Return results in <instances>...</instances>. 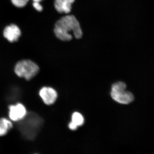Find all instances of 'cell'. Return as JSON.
<instances>
[{
    "label": "cell",
    "instance_id": "6da1fadb",
    "mask_svg": "<svg viewBox=\"0 0 154 154\" xmlns=\"http://www.w3.org/2000/svg\"><path fill=\"white\" fill-rule=\"evenodd\" d=\"M54 32L59 39L63 41L71 40L73 36L80 38L83 33L76 18L72 15H67L58 20L55 25Z\"/></svg>",
    "mask_w": 154,
    "mask_h": 154
},
{
    "label": "cell",
    "instance_id": "7a4b0ae2",
    "mask_svg": "<svg viewBox=\"0 0 154 154\" xmlns=\"http://www.w3.org/2000/svg\"><path fill=\"white\" fill-rule=\"evenodd\" d=\"M44 123L41 116L34 112H29L18 122V129L23 137L29 140L35 139Z\"/></svg>",
    "mask_w": 154,
    "mask_h": 154
},
{
    "label": "cell",
    "instance_id": "3957f363",
    "mask_svg": "<svg viewBox=\"0 0 154 154\" xmlns=\"http://www.w3.org/2000/svg\"><path fill=\"white\" fill-rule=\"evenodd\" d=\"M38 66L32 61L23 60L18 62L15 67V73L18 76L29 81L34 78L39 72Z\"/></svg>",
    "mask_w": 154,
    "mask_h": 154
},
{
    "label": "cell",
    "instance_id": "277c9868",
    "mask_svg": "<svg viewBox=\"0 0 154 154\" xmlns=\"http://www.w3.org/2000/svg\"><path fill=\"white\" fill-rule=\"evenodd\" d=\"M126 85L123 82H118L113 84L111 88L110 95L112 99L121 104L128 105L134 100L132 93L125 91Z\"/></svg>",
    "mask_w": 154,
    "mask_h": 154
},
{
    "label": "cell",
    "instance_id": "5b68a950",
    "mask_svg": "<svg viewBox=\"0 0 154 154\" xmlns=\"http://www.w3.org/2000/svg\"><path fill=\"white\" fill-rule=\"evenodd\" d=\"M27 109L22 103H18L9 107V118L12 121L19 122L27 115Z\"/></svg>",
    "mask_w": 154,
    "mask_h": 154
},
{
    "label": "cell",
    "instance_id": "8992f818",
    "mask_svg": "<svg viewBox=\"0 0 154 154\" xmlns=\"http://www.w3.org/2000/svg\"><path fill=\"white\" fill-rule=\"evenodd\" d=\"M39 95L43 102L46 105H52L57 98V93L53 88L44 87L39 91Z\"/></svg>",
    "mask_w": 154,
    "mask_h": 154
},
{
    "label": "cell",
    "instance_id": "52a82bcc",
    "mask_svg": "<svg viewBox=\"0 0 154 154\" xmlns=\"http://www.w3.org/2000/svg\"><path fill=\"white\" fill-rule=\"evenodd\" d=\"M21 35V30L17 25L14 24L7 26L4 30V36L10 42L17 41Z\"/></svg>",
    "mask_w": 154,
    "mask_h": 154
},
{
    "label": "cell",
    "instance_id": "ba28073f",
    "mask_svg": "<svg viewBox=\"0 0 154 154\" xmlns=\"http://www.w3.org/2000/svg\"><path fill=\"white\" fill-rule=\"evenodd\" d=\"M75 0H55L54 7L56 11L60 14H69L71 11L72 5Z\"/></svg>",
    "mask_w": 154,
    "mask_h": 154
},
{
    "label": "cell",
    "instance_id": "9c48e42d",
    "mask_svg": "<svg viewBox=\"0 0 154 154\" xmlns=\"http://www.w3.org/2000/svg\"><path fill=\"white\" fill-rule=\"evenodd\" d=\"M85 122V119L81 113L75 112L72 116V120L69 124V128L71 130H76L79 127L82 126Z\"/></svg>",
    "mask_w": 154,
    "mask_h": 154
},
{
    "label": "cell",
    "instance_id": "30bf717a",
    "mask_svg": "<svg viewBox=\"0 0 154 154\" xmlns=\"http://www.w3.org/2000/svg\"><path fill=\"white\" fill-rule=\"evenodd\" d=\"M13 127L11 120L5 118H0V137L5 135Z\"/></svg>",
    "mask_w": 154,
    "mask_h": 154
},
{
    "label": "cell",
    "instance_id": "8fae6325",
    "mask_svg": "<svg viewBox=\"0 0 154 154\" xmlns=\"http://www.w3.org/2000/svg\"><path fill=\"white\" fill-rule=\"evenodd\" d=\"M29 0H11L12 4L17 8H23L25 7Z\"/></svg>",
    "mask_w": 154,
    "mask_h": 154
},
{
    "label": "cell",
    "instance_id": "7c38bea8",
    "mask_svg": "<svg viewBox=\"0 0 154 154\" xmlns=\"http://www.w3.org/2000/svg\"><path fill=\"white\" fill-rule=\"evenodd\" d=\"M33 7H34V8L36 9V11L41 12L42 11V6L39 4V2H34L33 3Z\"/></svg>",
    "mask_w": 154,
    "mask_h": 154
},
{
    "label": "cell",
    "instance_id": "4fadbf2b",
    "mask_svg": "<svg viewBox=\"0 0 154 154\" xmlns=\"http://www.w3.org/2000/svg\"><path fill=\"white\" fill-rule=\"evenodd\" d=\"M43 1V0H33V2H42V1Z\"/></svg>",
    "mask_w": 154,
    "mask_h": 154
},
{
    "label": "cell",
    "instance_id": "5bb4252c",
    "mask_svg": "<svg viewBox=\"0 0 154 154\" xmlns=\"http://www.w3.org/2000/svg\"></svg>",
    "mask_w": 154,
    "mask_h": 154
}]
</instances>
